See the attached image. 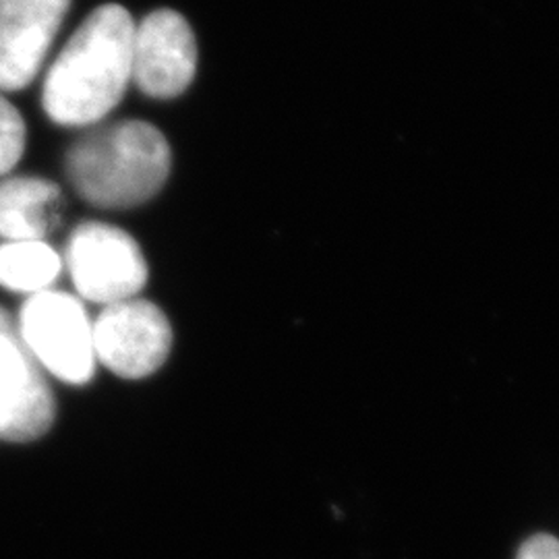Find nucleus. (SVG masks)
I'll list each match as a JSON object with an SVG mask.
<instances>
[{
    "mask_svg": "<svg viewBox=\"0 0 559 559\" xmlns=\"http://www.w3.org/2000/svg\"><path fill=\"white\" fill-rule=\"evenodd\" d=\"M135 21L120 4H102L90 13L50 64L41 106L57 124L100 122L119 106L131 83Z\"/></svg>",
    "mask_w": 559,
    "mask_h": 559,
    "instance_id": "1",
    "label": "nucleus"
},
{
    "mask_svg": "<svg viewBox=\"0 0 559 559\" xmlns=\"http://www.w3.org/2000/svg\"><path fill=\"white\" fill-rule=\"evenodd\" d=\"M67 175L98 207H133L152 200L170 175V147L154 124L122 120L85 135L67 156Z\"/></svg>",
    "mask_w": 559,
    "mask_h": 559,
    "instance_id": "2",
    "label": "nucleus"
},
{
    "mask_svg": "<svg viewBox=\"0 0 559 559\" xmlns=\"http://www.w3.org/2000/svg\"><path fill=\"white\" fill-rule=\"evenodd\" d=\"M20 323L23 346L52 376L67 383L92 380L96 365L92 323L78 300L41 290L23 305Z\"/></svg>",
    "mask_w": 559,
    "mask_h": 559,
    "instance_id": "3",
    "label": "nucleus"
},
{
    "mask_svg": "<svg viewBox=\"0 0 559 559\" xmlns=\"http://www.w3.org/2000/svg\"><path fill=\"white\" fill-rule=\"evenodd\" d=\"M67 261L81 297L106 307L133 299L147 280L138 242L108 224L80 226L69 240Z\"/></svg>",
    "mask_w": 559,
    "mask_h": 559,
    "instance_id": "4",
    "label": "nucleus"
},
{
    "mask_svg": "<svg viewBox=\"0 0 559 559\" xmlns=\"http://www.w3.org/2000/svg\"><path fill=\"white\" fill-rule=\"evenodd\" d=\"M96 360L120 378L138 380L160 369L173 346V330L147 300L108 305L92 325Z\"/></svg>",
    "mask_w": 559,
    "mask_h": 559,
    "instance_id": "5",
    "label": "nucleus"
},
{
    "mask_svg": "<svg viewBox=\"0 0 559 559\" xmlns=\"http://www.w3.org/2000/svg\"><path fill=\"white\" fill-rule=\"evenodd\" d=\"M198 71L195 34L177 11L150 13L133 29L131 81L156 100L180 96Z\"/></svg>",
    "mask_w": 559,
    "mask_h": 559,
    "instance_id": "6",
    "label": "nucleus"
},
{
    "mask_svg": "<svg viewBox=\"0 0 559 559\" xmlns=\"http://www.w3.org/2000/svg\"><path fill=\"white\" fill-rule=\"evenodd\" d=\"M55 420V400L34 357L0 309V438H40Z\"/></svg>",
    "mask_w": 559,
    "mask_h": 559,
    "instance_id": "7",
    "label": "nucleus"
},
{
    "mask_svg": "<svg viewBox=\"0 0 559 559\" xmlns=\"http://www.w3.org/2000/svg\"><path fill=\"white\" fill-rule=\"evenodd\" d=\"M71 0H0V90L20 92L38 78Z\"/></svg>",
    "mask_w": 559,
    "mask_h": 559,
    "instance_id": "8",
    "label": "nucleus"
},
{
    "mask_svg": "<svg viewBox=\"0 0 559 559\" xmlns=\"http://www.w3.org/2000/svg\"><path fill=\"white\" fill-rule=\"evenodd\" d=\"M62 195L50 180L11 179L0 185V237L11 242L46 239L60 221Z\"/></svg>",
    "mask_w": 559,
    "mask_h": 559,
    "instance_id": "9",
    "label": "nucleus"
},
{
    "mask_svg": "<svg viewBox=\"0 0 559 559\" xmlns=\"http://www.w3.org/2000/svg\"><path fill=\"white\" fill-rule=\"evenodd\" d=\"M60 272L59 255L41 240L7 242L0 247V286L38 295Z\"/></svg>",
    "mask_w": 559,
    "mask_h": 559,
    "instance_id": "10",
    "label": "nucleus"
},
{
    "mask_svg": "<svg viewBox=\"0 0 559 559\" xmlns=\"http://www.w3.org/2000/svg\"><path fill=\"white\" fill-rule=\"evenodd\" d=\"M25 150V122L17 108L0 94V175L9 173Z\"/></svg>",
    "mask_w": 559,
    "mask_h": 559,
    "instance_id": "11",
    "label": "nucleus"
},
{
    "mask_svg": "<svg viewBox=\"0 0 559 559\" xmlns=\"http://www.w3.org/2000/svg\"><path fill=\"white\" fill-rule=\"evenodd\" d=\"M516 559H559V539L551 535H535L520 547Z\"/></svg>",
    "mask_w": 559,
    "mask_h": 559,
    "instance_id": "12",
    "label": "nucleus"
}]
</instances>
